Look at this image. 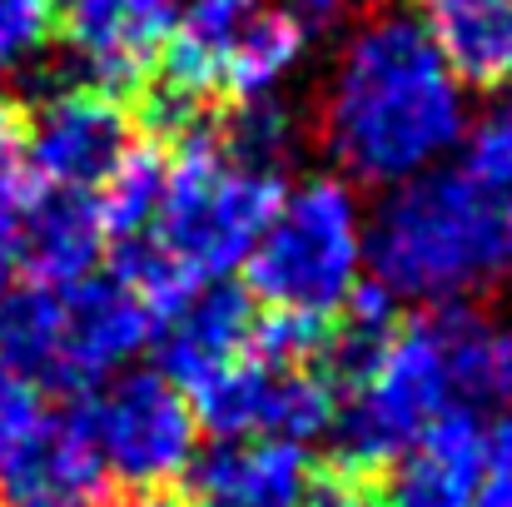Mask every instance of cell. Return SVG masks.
<instances>
[{
	"label": "cell",
	"mask_w": 512,
	"mask_h": 507,
	"mask_svg": "<svg viewBox=\"0 0 512 507\" xmlns=\"http://www.w3.org/2000/svg\"><path fill=\"white\" fill-rule=\"evenodd\" d=\"M463 135L468 90L413 10H378L348 30L319 100V140L339 179L398 189L438 169Z\"/></svg>",
	"instance_id": "obj_1"
},
{
	"label": "cell",
	"mask_w": 512,
	"mask_h": 507,
	"mask_svg": "<svg viewBox=\"0 0 512 507\" xmlns=\"http://www.w3.org/2000/svg\"><path fill=\"white\" fill-rule=\"evenodd\" d=\"M368 274L393 304H463L498 274V199L463 169H428L388 189L368 224Z\"/></svg>",
	"instance_id": "obj_2"
},
{
	"label": "cell",
	"mask_w": 512,
	"mask_h": 507,
	"mask_svg": "<svg viewBox=\"0 0 512 507\" xmlns=\"http://www.w3.org/2000/svg\"><path fill=\"white\" fill-rule=\"evenodd\" d=\"M155 338V314L115 274L0 294V358L40 393H90Z\"/></svg>",
	"instance_id": "obj_3"
},
{
	"label": "cell",
	"mask_w": 512,
	"mask_h": 507,
	"mask_svg": "<svg viewBox=\"0 0 512 507\" xmlns=\"http://www.w3.org/2000/svg\"><path fill=\"white\" fill-rule=\"evenodd\" d=\"M368 274V219L339 174H314L279 194L254 254L244 259L249 299L269 314L334 324Z\"/></svg>",
	"instance_id": "obj_4"
},
{
	"label": "cell",
	"mask_w": 512,
	"mask_h": 507,
	"mask_svg": "<svg viewBox=\"0 0 512 507\" xmlns=\"http://www.w3.org/2000/svg\"><path fill=\"white\" fill-rule=\"evenodd\" d=\"M279 194H284L279 174L229 160L209 140V125H204L199 135L179 140V155L170 160V179H165V199H160V214L145 244L189 289L224 284L254 254Z\"/></svg>",
	"instance_id": "obj_5"
},
{
	"label": "cell",
	"mask_w": 512,
	"mask_h": 507,
	"mask_svg": "<svg viewBox=\"0 0 512 507\" xmlns=\"http://www.w3.org/2000/svg\"><path fill=\"white\" fill-rule=\"evenodd\" d=\"M453 373H448V348L438 319H408L398 324L373 368L339 398L329 448L334 463L348 478L383 473L398 463L443 413H453Z\"/></svg>",
	"instance_id": "obj_6"
},
{
	"label": "cell",
	"mask_w": 512,
	"mask_h": 507,
	"mask_svg": "<svg viewBox=\"0 0 512 507\" xmlns=\"http://www.w3.org/2000/svg\"><path fill=\"white\" fill-rule=\"evenodd\" d=\"M95 448L115 483L135 493H165L170 483L189 478L199 458V423L160 368H125L100 383L95 403H85Z\"/></svg>",
	"instance_id": "obj_7"
},
{
	"label": "cell",
	"mask_w": 512,
	"mask_h": 507,
	"mask_svg": "<svg viewBox=\"0 0 512 507\" xmlns=\"http://www.w3.org/2000/svg\"><path fill=\"white\" fill-rule=\"evenodd\" d=\"M194 423L214 443H314L329 438L339 413V388L324 368H279L254 353L224 363L219 373L199 378L189 393Z\"/></svg>",
	"instance_id": "obj_8"
},
{
	"label": "cell",
	"mask_w": 512,
	"mask_h": 507,
	"mask_svg": "<svg viewBox=\"0 0 512 507\" xmlns=\"http://www.w3.org/2000/svg\"><path fill=\"white\" fill-rule=\"evenodd\" d=\"M25 169L55 194H100V184L135 150V125L125 105L90 85H65L45 95L20 120Z\"/></svg>",
	"instance_id": "obj_9"
},
{
	"label": "cell",
	"mask_w": 512,
	"mask_h": 507,
	"mask_svg": "<svg viewBox=\"0 0 512 507\" xmlns=\"http://www.w3.org/2000/svg\"><path fill=\"white\" fill-rule=\"evenodd\" d=\"M115 478L95 448L85 408L40 413L0 473V507H110Z\"/></svg>",
	"instance_id": "obj_10"
},
{
	"label": "cell",
	"mask_w": 512,
	"mask_h": 507,
	"mask_svg": "<svg viewBox=\"0 0 512 507\" xmlns=\"http://www.w3.org/2000/svg\"><path fill=\"white\" fill-rule=\"evenodd\" d=\"M179 0H80L70 5L65 40L80 65V85L120 95L145 90L160 70Z\"/></svg>",
	"instance_id": "obj_11"
},
{
	"label": "cell",
	"mask_w": 512,
	"mask_h": 507,
	"mask_svg": "<svg viewBox=\"0 0 512 507\" xmlns=\"http://www.w3.org/2000/svg\"><path fill=\"white\" fill-rule=\"evenodd\" d=\"M383 473L378 507H473L488 478V428L478 413L453 408Z\"/></svg>",
	"instance_id": "obj_12"
},
{
	"label": "cell",
	"mask_w": 512,
	"mask_h": 507,
	"mask_svg": "<svg viewBox=\"0 0 512 507\" xmlns=\"http://www.w3.org/2000/svg\"><path fill=\"white\" fill-rule=\"evenodd\" d=\"M254 299L239 284H204L194 289L174 314L155 324L160 334V373L179 383L184 393L219 373L224 363L244 358L254 343Z\"/></svg>",
	"instance_id": "obj_13"
},
{
	"label": "cell",
	"mask_w": 512,
	"mask_h": 507,
	"mask_svg": "<svg viewBox=\"0 0 512 507\" xmlns=\"http://www.w3.org/2000/svg\"><path fill=\"white\" fill-rule=\"evenodd\" d=\"M194 507H304L314 488L309 453L294 443H214L189 468Z\"/></svg>",
	"instance_id": "obj_14"
},
{
	"label": "cell",
	"mask_w": 512,
	"mask_h": 507,
	"mask_svg": "<svg viewBox=\"0 0 512 507\" xmlns=\"http://www.w3.org/2000/svg\"><path fill=\"white\" fill-rule=\"evenodd\" d=\"M259 10H264V0H179L160 70L150 80L184 100L209 105V95L224 80L229 55L239 50V40L259 20Z\"/></svg>",
	"instance_id": "obj_15"
},
{
	"label": "cell",
	"mask_w": 512,
	"mask_h": 507,
	"mask_svg": "<svg viewBox=\"0 0 512 507\" xmlns=\"http://www.w3.org/2000/svg\"><path fill=\"white\" fill-rule=\"evenodd\" d=\"M105 259V224L95 194H30L15 229V264L35 284H75L90 279Z\"/></svg>",
	"instance_id": "obj_16"
},
{
	"label": "cell",
	"mask_w": 512,
	"mask_h": 507,
	"mask_svg": "<svg viewBox=\"0 0 512 507\" xmlns=\"http://www.w3.org/2000/svg\"><path fill=\"white\" fill-rule=\"evenodd\" d=\"M418 25L468 85L512 75V0H418Z\"/></svg>",
	"instance_id": "obj_17"
},
{
	"label": "cell",
	"mask_w": 512,
	"mask_h": 507,
	"mask_svg": "<svg viewBox=\"0 0 512 507\" xmlns=\"http://www.w3.org/2000/svg\"><path fill=\"white\" fill-rule=\"evenodd\" d=\"M443 348H448V373H453V398L463 413H488L512 403V329L498 319H483L468 304L433 309Z\"/></svg>",
	"instance_id": "obj_18"
},
{
	"label": "cell",
	"mask_w": 512,
	"mask_h": 507,
	"mask_svg": "<svg viewBox=\"0 0 512 507\" xmlns=\"http://www.w3.org/2000/svg\"><path fill=\"white\" fill-rule=\"evenodd\" d=\"M299 60H304V25L289 10H269L264 5L259 20L244 30L239 50L229 55L219 90H229L234 105H244V100H274L279 85L299 70Z\"/></svg>",
	"instance_id": "obj_19"
},
{
	"label": "cell",
	"mask_w": 512,
	"mask_h": 507,
	"mask_svg": "<svg viewBox=\"0 0 512 507\" xmlns=\"http://www.w3.org/2000/svg\"><path fill=\"white\" fill-rule=\"evenodd\" d=\"M165 179H170V155L160 145H135L120 169L100 184L95 194V209H100V224H105V239H145L155 214H160V199H165Z\"/></svg>",
	"instance_id": "obj_20"
},
{
	"label": "cell",
	"mask_w": 512,
	"mask_h": 507,
	"mask_svg": "<svg viewBox=\"0 0 512 507\" xmlns=\"http://www.w3.org/2000/svg\"><path fill=\"white\" fill-rule=\"evenodd\" d=\"M209 140L229 160L284 179V165L294 155V120L279 100H244V105H229L219 125H209Z\"/></svg>",
	"instance_id": "obj_21"
},
{
	"label": "cell",
	"mask_w": 512,
	"mask_h": 507,
	"mask_svg": "<svg viewBox=\"0 0 512 507\" xmlns=\"http://www.w3.org/2000/svg\"><path fill=\"white\" fill-rule=\"evenodd\" d=\"M458 169L478 189H488L493 199L508 194L512 189V105L508 110H493L478 125H468V135H463V165Z\"/></svg>",
	"instance_id": "obj_22"
},
{
	"label": "cell",
	"mask_w": 512,
	"mask_h": 507,
	"mask_svg": "<svg viewBox=\"0 0 512 507\" xmlns=\"http://www.w3.org/2000/svg\"><path fill=\"white\" fill-rule=\"evenodd\" d=\"M55 0H0V80L35 65L50 45Z\"/></svg>",
	"instance_id": "obj_23"
},
{
	"label": "cell",
	"mask_w": 512,
	"mask_h": 507,
	"mask_svg": "<svg viewBox=\"0 0 512 507\" xmlns=\"http://www.w3.org/2000/svg\"><path fill=\"white\" fill-rule=\"evenodd\" d=\"M35 423H40V398H35V388L0 358V473H5V463L20 453V443L30 438Z\"/></svg>",
	"instance_id": "obj_24"
},
{
	"label": "cell",
	"mask_w": 512,
	"mask_h": 507,
	"mask_svg": "<svg viewBox=\"0 0 512 507\" xmlns=\"http://www.w3.org/2000/svg\"><path fill=\"white\" fill-rule=\"evenodd\" d=\"M284 10H289L304 30H309V25H314V30H329V25H339L343 15L358 10V0H284Z\"/></svg>",
	"instance_id": "obj_25"
},
{
	"label": "cell",
	"mask_w": 512,
	"mask_h": 507,
	"mask_svg": "<svg viewBox=\"0 0 512 507\" xmlns=\"http://www.w3.org/2000/svg\"><path fill=\"white\" fill-rule=\"evenodd\" d=\"M488 468L512 483V408H508V418L488 433Z\"/></svg>",
	"instance_id": "obj_26"
},
{
	"label": "cell",
	"mask_w": 512,
	"mask_h": 507,
	"mask_svg": "<svg viewBox=\"0 0 512 507\" xmlns=\"http://www.w3.org/2000/svg\"><path fill=\"white\" fill-rule=\"evenodd\" d=\"M15 155H20V115H15V105L0 100V165Z\"/></svg>",
	"instance_id": "obj_27"
},
{
	"label": "cell",
	"mask_w": 512,
	"mask_h": 507,
	"mask_svg": "<svg viewBox=\"0 0 512 507\" xmlns=\"http://www.w3.org/2000/svg\"><path fill=\"white\" fill-rule=\"evenodd\" d=\"M498 269L512 279V189L508 199L498 204Z\"/></svg>",
	"instance_id": "obj_28"
},
{
	"label": "cell",
	"mask_w": 512,
	"mask_h": 507,
	"mask_svg": "<svg viewBox=\"0 0 512 507\" xmlns=\"http://www.w3.org/2000/svg\"><path fill=\"white\" fill-rule=\"evenodd\" d=\"M473 507H512V483L508 478H483V488H478V498H473Z\"/></svg>",
	"instance_id": "obj_29"
},
{
	"label": "cell",
	"mask_w": 512,
	"mask_h": 507,
	"mask_svg": "<svg viewBox=\"0 0 512 507\" xmlns=\"http://www.w3.org/2000/svg\"><path fill=\"white\" fill-rule=\"evenodd\" d=\"M125 507H194V503H184V498H174V493H135Z\"/></svg>",
	"instance_id": "obj_30"
},
{
	"label": "cell",
	"mask_w": 512,
	"mask_h": 507,
	"mask_svg": "<svg viewBox=\"0 0 512 507\" xmlns=\"http://www.w3.org/2000/svg\"><path fill=\"white\" fill-rule=\"evenodd\" d=\"M10 264H15V254L0 244V294H5V274H10Z\"/></svg>",
	"instance_id": "obj_31"
},
{
	"label": "cell",
	"mask_w": 512,
	"mask_h": 507,
	"mask_svg": "<svg viewBox=\"0 0 512 507\" xmlns=\"http://www.w3.org/2000/svg\"><path fill=\"white\" fill-rule=\"evenodd\" d=\"M55 5H65V10H70V5H80V0H55Z\"/></svg>",
	"instance_id": "obj_32"
}]
</instances>
